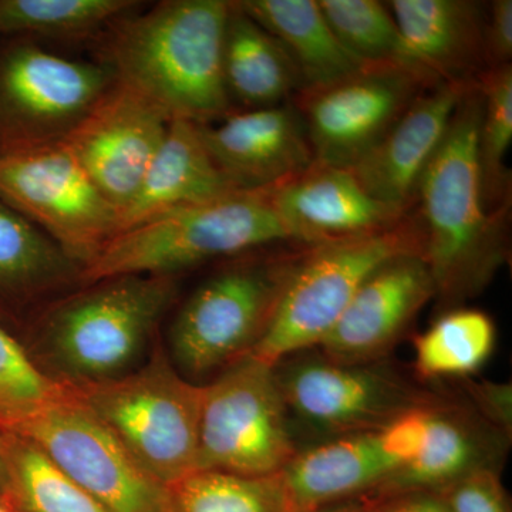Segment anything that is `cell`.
Returning a JSON list of instances; mask_svg holds the SVG:
<instances>
[{"label": "cell", "mask_w": 512, "mask_h": 512, "mask_svg": "<svg viewBox=\"0 0 512 512\" xmlns=\"http://www.w3.org/2000/svg\"><path fill=\"white\" fill-rule=\"evenodd\" d=\"M177 295L175 276L100 279L47 303L16 339L59 386L107 382L136 369Z\"/></svg>", "instance_id": "cell-3"}, {"label": "cell", "mask_w": 512, "mask_h": 512, "mask_svg": "<svg viewBox=\"0 0 512 512\" xmlns=\"http://www.w3.org/2000/svg\"><path fill=\"white\" fill-rule=\"evenodd\" d=\"M164 512H295L284 474L195 470L167 485Z\"/></svg>", "instance_id": "cell-30"}, {"label": "cell", "mask_w": 512, "mask_h": 512, "mask_svg": "<svg viewBox=\"0 0 512 512\" xmlns=\"http://www.w3.org/2000/svg\"><path fill=\"white\" fill-rule=\"evenodd\" d=\"M396 471L373 431L299 450L282 474L293 510L303 512L365 497Z\"/></svg>", "instance_id": "cell-23"}, {"label": "cell", "mask_w": 512, "mask_h": 512, "mask_svg": "<svg viewBox=\"0 0 512 512\" xmlns=\"http://www.w3.org/2000/svg\"><path fill=\"white\" fill-rule=\"evenodd\" d=\"M414 55L443 82L476 84L487 72V3L476 0L386 2Z\"/></svg>", "instance_id": "cell-21"}, {"label": "cell", "mask_w": 512, "mask_h": 512, "mask_svg": "<svg viewBox=\"0 0 512 512\" xmlns=\"http://www.w3.org/2000/svg\"><path fill=\"white\" fill-rule=\"evenodd\" d=\"M467 392L473 399V409L487 423L511 437L512 390L510 383L468 382Z\"/></svg>", "instance_id": "cell-35"}, {"label": "cell", "mask_w": 512, "mask_h": 512, "mask_svg": "<svg viewBox=\"0 0 512 512\" xmlns=\"http://www.w3.org/2000/svg\"><path fill=\"white\" fill-rule=\"evenodd\" d=\"M409 254L424 256L417 208L380 231L305 245L271 326L249 356L275 367L303 350L318 348L363 282L390 259Z\"/></svg>", "instance_id": "cell-6"}, {"label": "cell", "mask_w": 512, "mask_h": 512, "mask_svg": "<svg viewBox=\"0 0 512 512\" xmlns=\"http://www.w3.org/2000/svg\"><path fill=\"white\" fill-rule=\"evenodd\" d=\"M114 82L101 62L66 59L35 40L0 39V157L62 143Z\"/></svg>", "instance_id": "cell-8"}, {"label": "cell", "mask_w": 512, "mask_h": 512, "mask_svg": "<svg viewBox=\"0 0 512 512\" xmlns=\"http://www.w3.org/2000/svg\"><path fill=\"white\" fill-rule=\"evenodd\" d=\"M198 128L212 160L238 191L271 190L315 163L292 100L266 109L234 110Z\"/></svg>", "instance_id": "cell-16"}, {"label": "cell", "mask_w": 512, "mask_h": 512, "mask_svg": "<svg viewBox=\"0 0 512 512\" xmlns=\"http://www.w3.org/2000/svg\"><path fill=\"white\" fill-rule=\"evenodd\" d=\"M8 483V466H6L5 453H3L2 426H0V504L3 503V498H5L6 491H8Z\"/></svg>", "instance_id": "cell-38"}, {"label": "cell", "mask_w": 512, "mask_h": 512, "mask_svg": "<svg viewBox=\"0 0 512 512\" xmlns=\"http://www.w3.org/2000/svg\"><path fill=\"white\" fill-rule=\"evenodd\" d=\"M303 512H365V500L360 497L355 498V500L342 501V503L325 505V507Z\"/></svg>", "instance_id": "cell-37"}, {"label": "cell", "mask_w": 512, "mask_h": 512, "mask_svg": "<svg viewBox=\"0 0 512 512\" xmlns=\"http://www.w3.org/2000/svg\"><path fill=\"white\" fill-rule=\"evenodd\" d=\"M441 82L396 66H363L338 82L303 89L301 114L316 163L352 168L421 93Z\"/></svg>", "instance_id": "cell-13"}, {"label": "cell", "mask_w": 512, "mask_h": 512, "mask_svg": "<svg viewBox=\"0 0 512 512\" xmlns=\"http://www.w3.org/2000/svg\"><path fill=\"white\" fill-rule=\"evenodd\" d=\"M473 86L441 82L430 87L350 168L370 197L403 212L416 208L421 175L446 136L458 104Z\"/></svg>", "instance_id": "cell-18"}, {"label": "cell", "mask_w": 512, "mask_h": 512, "mask_svg": "<svg viewBox=\"0 0 512 512\" xmlns=\"http://www.w3.org/2000/svg\"><path fill=\"white\" fill-rule=\"evenodd\" d=\"M0 512H10L9 510H6L5 507H3L2 504H0Z\"/></svg>", "instance_id": "cell-39"}, {"label": "cell", "mask_w": 512, "mask_h": 512, "mask_svg": "<svg viewBox=\"0 0 512 512\" xmlns=\"http://www.w3.org/2000/svg\"><path fill=\"white\" fill-rule=\"evenodd\" d=\"M483 106L477 131V157L488 210L511 207V171L505 165L512 143V64L478 79Z\"/></svg>", "instance_id": "cell-31"}, {"label": "cell", "mask_w": 512, "mask_h": 512, "mask_svg": "<svg viewBox=\"0 0 512 512\" xmlns=\"http://www.w3.org/2000/svg\"><path fill=\"white\" fill-rule=\"evenodd\" d=\"M481 99L474 84L458 104L446 136L417 190L429 265L441 311L460 308L493 282L510 256L511 207L485 205L477 157Z\"/></svg>", "instance_id": "cell-2"}, {"label": "cell", "mask_w": 512, "mask_h": 512, "mask_svg": "<svg viewBox=\"0 0 512 512\" xmlns=\"http://www.w3.org/2000/svg\"><path fill=\"white\" fill-rule=\"evenodd\" d=\"M440 495L451 512H510L498 470L477 471Z\"/></svg>", "instance_id": "cell-33"}, {"label": "cell", "mask_w": 512, "mask_h": 512, "mask_svg": "<svg viewBox=\"0 0 512 512\" xmlns=\"http://www.w3.org/2000/svg\"><path fill=\"white\" fill-rule=\"evenodd\" d=\"M0 200L42 229L82 268L119 234V212L63 143L0 157Z\"/></svg>", "instance_id": "cell-12"}, {"label": "cell", "mask_w": 512, "mask_h": 512, "mask_svg": "<svg viewBox=\"0 0 512 512\" xmlns=\"http://www.w3.org/2000/svg\"><path fill=\"white\" fill-rule=\"evenodd\" d=\"M298 451L274 366L247 356L204 384L195 470L272 476Z\"/></svg>", "instance_id": "cell-9"}, {"label": "cell", "mask_w": 512, "mask_h": 512, "mask_svg": "<svg viewBox=\"0 0 512 512\" xmlns=\"http://www.w3.org/2000/svg\"><path fill=\"white\" fill-rule=\"evenodd\" d=\"M323 15L343 47L363 66H396L443 82L430 72L379 0H318Z\"/></svg>", "instance_id": "cell-29"}, {"label": "cell", "mask_w": 512, "mask_h": 512, "mask_svg": "<svg viewBox=\"0 0 512 512\" xmlns=\"http://www.w3.org/2000/svg\"><path fill=\"white\" fill-rule=\"evenodd\" d=\"M82 272L57 242L0 200V326L6 332L18 338L47 303L83 286Z\"/></svg>", "instance_id": "cell-19"}, {"label": "cell", "mask_w": 512, "mask_h": 512, "mask_svg": "<svg viewBox=\"0 0 512 512\" xmlns=\"http://www.w3.org/2000/svg\"><path fill=\"white\" fill-rule=\"evenodd\" d=\"M284 46L301 74L302 90L338 82L362 69L339 42L318 0H235Z\"/></svg>", "instance_id": "cell-25"}, {"label": "cell", "mask_w": 512, "mask_h": 512, "mask_svg": "<svg viewBox=\"0 0 512 512\" xmlns=\"http://www.w3.org/2000/svg\"><path fill=\"white\" fill-rule=\"evenodd\" d=\"M365 512H451L440 494L426 491L390 495H366Z\"/></svg>", "instance_id": "cell-36"}, {"label": "cell", "mask_w": 512, "mask_h": 512, "mask_svg": "<svg viewBox=\"0 0 512 512\" xmlns=\"http://www.w3.org/2000/svg\"><path fill=\"white\" fill-rule=\"evenodd\" d=\"M69 389L161 484L197 468L204 384L181 375L160 342L126 375Z\"/></svg>", "instance_id": "cell-7"}, {"label": "cell", "mask_w": 512, "mask_h": 512, "mask_svg": "<svg viewBox=\"0 0 512 512\" xmlns=\"http://www.w3.org/2000/svg\"><path fill=\"white\" fill-rule=\"evenodd\" d=\"M510 440L476 410L441 397L431 407L426 440L417 457L367 495L441 494L477 471H500Z\"/></svg>", "instance_id": "cell-20"}, {"label": "cell", "mask_w": 512, "mask_h": 512, "mask_svg": "<svg viewBox=\"0 0 512 512\" xmlns=\"http://www.w3.org/2000/svg\"><path fill=\"white\" fill-rule=\"evenodd\" d=\"M229 9L227 0H164L133 10L100 36V62L168 119L215 123L234 111L222 70Z\"/></svg>", "instance_id": "cell-1"}, {"label": "cell", "mask_w": 512, "mask_h": 512, "mask_svg": "<svg viewBox=\"0 0 512 512\" xmlns=\"http://www.w3.org/2000/svg\"><path fill=\"white\" fill-rule=\"evenodd\" d=\"M293 244L266 191L175 208L116 235L83 268V285L121 275L175 276L207 262Z\"/></svg>", "instance_id": "cell-4"}, {"label": "cell", "mask_w": 512, "mask_h": 512, "mask_svg": "<svg viewBox=\"0 0 512 512\" xmlns=\"http://www.w3.org/2000/svg\"><path fill=\"white\" fill-rule=\"evenodd\" d=\"M167 114L119 82L62 143L120 214L136 197L170 124Z\"/></svg>", "instance_id": "cell-14"}, {"label": "cell", "mask_w": 512, "mask_h": 512, "mask_svg": "<svg viewBox=\"0 0 512 512\" xmlns=\"http://www.w3.org/2000/svg\"><path fill=\"white\" fill-rule=\"evenodd\" d=\"M495 342L497 328L488 313L466 306L448 309L414 339V369L424 380L467 379L487 363Z\"/></svg>", "instance_id": "cell-28"}, {"label": "cell", "mask_w": 512, "mask_h": 512, "mask_svg": "<svg viewBox=\"0 0 512 512\" xmlns=\"http://www.w3.org/2000/svg\"><path fill=\"white\" fill-rule=\"evenodd\" d=\"M434 298L436 286L423 255L390 259L357 289L318 348L343 365L382 362Z\"/></svg>", "instance_id": "cell-15"}, {"label": "cell", "mask_w": 512, "mask_h": 512, "mask_svg": "<svg viewBox=\"0 0 512 512\" xmlns=\"http://www.w3.org/2000/svg\"><path fill=\"white\" fill-rule=\"evenodd\" d=\"M235 190L214 163L198 124L171 120L136 197L121 212L119 232L175 208L201 204Z\"/></svg>", "instance_id": "cell-22"}, {"label": "cell", "mask_w": 512, "mask_h": 512, "mask_svg": "<svg viewBox=\"0 0 512 512\" xmlns=\"http://www.w3.org/2000/svg\"><path fill=\"white\" fill-rule=\"evenodd\" d=\"M305 245L235 256L180 306L170 328L171 362L201 379L251 355L271 326Z\"/></svg>", "instance_id": "cell-5"}, {"label": "cell", "mask_w": 512, "mask_h": 512, "mask_svg": "<svg viewBox=\"0 0 512 512\" xmlns=\"http://www.w3.org/2000/svg\"><path fill=\"white\" fill-rule=\"evenodd\" d=\"M281 363L275 372L289 416L325 440L382 430L400 414L441 397L384 360L343 365L309 356Z\"/></svg>", "instance_id": "cell-10"}, {"label": "cell", "mask_w": 512, "mask_h": 512, "mask_svg": "<svg viewBox=\"0 0 512 512\" xmlns=\"http://www.w3.org/2000/svg\"><path fill=\"white\" fill-rule=\"evenodd\" d=\"M222 70L229 100L238 110L288 103L303 87L301 74L284 46L237 2H231L229 9Z\"/></svg>", "instance_id": "cell-24"}, {"label": "cell", "mask_w": 512, "mask_h": 512, "mask_svg": "<svg viewBox=\"0 0 512 512\" xmlns=\"http://www.w3.org/2000/svg\"><path fill=\"white\" fill-rule=\"evenodd\" d=\"M2 444L9 476L2 503L6 510L107 512L28 437L2 426Z\"/></svg>", "instance_id": "cell-27"}, {"label": "cell", "mask_w": 512, "mask_h": 512, "mask_svg": "<svg viewBox=\"0 0 512 512\" xmlns=\"http://www.w3.org/2000/svg\"><path fill=\"white\" fill-rule=\"evenodd\" d=\"M268 194L293 244L306 247L380 231L409 214L370 197L350 168L316 161Z\"/></svg>", "instance_id": "cell-17"}, {"label": "cell", "mask_w": 512, "mask_h": 512, "mask_svg": "<svg viewBox=\"0 0 512 512\" xmlns=\"http://www.w3.org/2000/svg\"><path fill=\"white\" fill-rule=\"evenodd\" d=\"M484 53L488 70L511 64V0H493L485 6Z\"/></svg>", "instance_id": "cell-34"}, {"label": "cell", "mask_w": 512, "mask_h": 512, "mask_svg": "<svg viewBox=\"0 0 512 512\" xmlns=\"http://www.w3.org/2000/svg\"><path fill=\"white\" fill-rule=\"evenodd\" d=\"M6 429L32 440L107 512H164L167 485L151 477L69 387Z\"/></svg>", "instance_id": "cell-11"}, {"label": "cell", "mask_w": 512, "mask_h": 512, "mask_svg": "<svg viewBox=\"0 0 512 512\" xmlns=\"http://www.w3.org/2000/svg\"><path fill=\"white\" fill-rule=\"evenodd\" d=\"M137 8L133 0H0V39L83 42Z\"/></svg>", "instance_id": "cell-26"}, {"label": "cell", "mask_w": 512, "mask_h": 512, "mask_svg": "<svg viewBox=\"0 0 512 512\" xmlns=\"http://www.w3.org/2000/svg\"><path fill=\"white\" fill-rule=\"evenodd\" d=\"M62 389L36 369L18 340L0 326V426L25 419Z\"/></svg>", "instance_id": "cell-32"}]
</instances>
